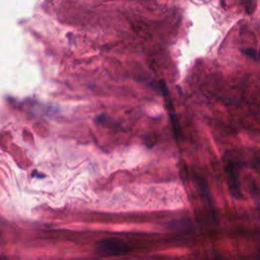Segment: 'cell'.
<instances>
[{
	"mask_svg": "<svg viewBox=\"0 0 260 260\" xmlns=\"http://www.w3.org/2000/svg\"><path fill=\"white\" fill-rule=\"evenodd\" d=\"M129 250V246L118 238H105L95 245V252L102 257L123 255L128 253Z\"/></svg>",
	"mask_w": 260,
	"mask_h": 260,
	"instance_id": "1",
	"label": "cell"
},
{
	"mask_svg": "<svg viewBox=\"0 0 260 260\" xmlns=\"http://www.w3.org/2000/svg\"><path fill=\"white\" fill-rule=\"evenodd\" d=\"M224 170L228 176V185H229V190L231 194L237 199H243V195L240 190V184H239L237 162L235 164L232 160H228L224 165Z\"/></svg>",
	"mask_w": 260,
	"mask_h": 260,
	"instance_id": "2",
	"label": "cell"
},
{
	"mask_svg": "<svg viewBox=\"0 0 260 260\" xmlns=\"http://www.w3.org/2000/svg\"><path fill=\"white\" fill-rule=\"evenodd\" d=\"M160 89L162 91V95L165 96V101H166V105H167V108L169 110V113H170V118H171V123H172V127H173V132H174V135L176 138H179V135L181 133V130H180V126H179V122H178V119H177V115L175 113V110H174V107H173V102H172V99H171V95H170V92L168 90V87L166 86L165 82L160 81Z\"/></svg>",
	"mask_w": 260,
	"mask_h": 260,
	"instance_id": "3",
	"label": "cell"
},
{
	"mask_svg": "<svg viewBox=\"0 0 260 260\" xmlns=\"http://www.w3.org/2000/svg\"><path fill=\"white\" fill-rule=\"evenodd\" d=\"M196 180H197L199 189L201 191V194L204 195V199L206 201V204L211 208V210H213V206H212V202H211V196L209 194V191H208V188H207V186L205 184V181L201 177H197Z\"/></svg>",
	"mask_w": 260,
	"mask_h": 260,
	"instance_id": "4",
	"label": "cell"
},
{
	"mask_svg": "<svg viewBox=\"0 0 260 260\" xmlns=\"http://www.w3.org/2000/svg\"><path fill=\"white\" fill-rule=\"evenodd\" d=\"M243 53H244L245 55H248V56L251 57V58H254V59H256V57H257L256 51H255L254 49H246V50L243 51Z\"/></svg>",
	"mask_w": 260,
	"mask_h": 260,
	"instance_id": "5",
	"label": "cell"
}]
</instances>
